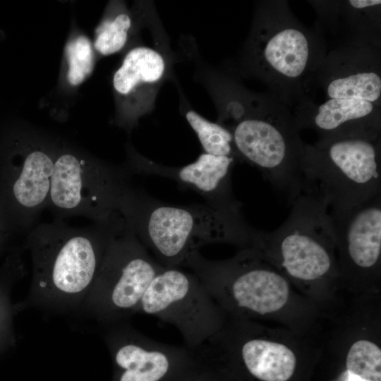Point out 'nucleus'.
Wrapping results in <instances>:
<instances>
[{"label": "nucleus", "instance_id": "nucleus-15", "mask_svg": "<svg viewBox=\"0 0 381 381\" xmlns=\"http://www.w3.org/2000/svg\"><path fill=\"white\" fill-rule=\"evenodd\" d=\"M380 51L370 44H339L315 72L308 99L320 89L327 99H361L381 107Z\"/></svg>", "mask_w": 381, "mask_h": 381}, {"label": "nucleus", "instance_id": "nucleus-20", "mask_svg": "<svg viewBox=\"0 0 381 381\" xmlns=\"http://www.w3.org/2000/svg\"><path fill=\"white\" fill-rule=\"evenodd\" d=\"M185 116L197 135L204 152L216 156L233 157L239 161L232 134L226 128L205 119L193 110L188 111Z\"/></svg>", "mask_w": 381, "mask_h": 381}, {"label": "nucleus", "instance_id": "nucleus-2", "mask_svg": "<svg viewBox=\"0 0 381 381\" xmlns=\"http://www.w3.org/2000/svg\"><path fill=\"white\" fill-rule=\"evenodd\" d=\"M123 183L115 210L153 258L165 268L181 267L186 257L207 244L222 243L239 249L253 248L260 230L243 216L206 202L177 205L159 200L134 185Z\"/></svg>", "mask_w": 381, "mask_h": 381}, {"label": "nucleus", "instance_id": "nucleus-4", "mask_svg": "<svg viewBox=\"0 0 381 381\" xmlns=\"http://www.w3.org/2000/svg\"><path fill=\"white\" fill-rule=\"evenodd\" d=\"M253 249L274 265L327 317L340 305L336 238L325 195L315 187L303 190L291 204L284 222L261 231Z\"/></svg>", "mask_w": 381, "mask_h": 381}, {"label": "nucleus", "instance_id": "nucleus-14", "mask_svg": "<svg viewBox=\"0 0 381 381\" xmlns=\"http://www.w3.org/2000/svg\"><path fill=\"white\" fill-rule=\"evenodd\" d=\"M108 327L113 381H192L206 365L196 351L152 339L126 321Z\"/></svg>", "mask_w": 381, "mask_h": 381}, {"label": "nucleus", "instance_id": "nucleus-12", "mask_svg": "<svg viewBox=\"0 0 381 381\" xmlns=\"http://www.w3.org/2000/svg\"><path fill=\"white\" fill-rule=\"evenodd\" d=\"M163 268L124 224L110 241L90 290L100 319L111 325L138 312L145 293Z\"/></svg>", "mask_w": 381, "mask_h": 381}, {"label": "nucleus", "instance_id": "nucleus-25", "mask_svg": "<svg viewBox=\"0 0 381 381\" xmlns=\"http://www.w3.org/2000/svg\"><path fill=\"white\" fill-rule=\"evenodd\" d=\"M10 236L0 227V255L6 249Z\"/></svg>", "mask_w": 381, "mask_h": 381}, {"label": "nucleus", "instance_id": "nucleus-5", "mask_svg": "<svg viewBox=\"0 0 381 381\" xmlns=\"http://www.w3.org/2000/svg\"><path fill=\"white\" fill-rule=\"evenodd\" d=\"M327 53V40L319 28L303 25L287 1H262L255 9L242 66L270 93L294 108L308 99Z\"/></svg>", "mask_w": 381, "mask_h": 381}, {"label": "nucleus", "instance_id": "nucleus-17", "mask_svg": "<svg viewBox=\"0 0 381 381\" xmlns=\"http://www.w3.org/2000/svg\"><path fill=\"white\" fill-rule=\"evenodd\" d=\"M293 109L298 128L314 130L319 140L350 137L376 139L381 135V107L368 101L329 99L318 104L306 99Z\"/></svg>", "mask_w": 381, "mask_h": 381}, {"label": "nucleus", "instance_id": "nucleus-19", "mask_svg": "<svg viewBox=\"0 0 381 381\" xmlns=\"http://www.w3.org/2000/svg\"><path fill=\"white\" fill-rule=\"evenodd\" d=\"M167 65L157 50L147 46L130 49L113 76L115 92L124 97L154 92L162 80Z\"/></svg>", "mask_w": 381, "mask_h": 381}, {"label": "nucleus", "instance_id": "nucleus-1", "mask_svg": "<svg viewBox=\"0 0 381 381\" xmlns=\"http://www.w3.org/2000/svg\"><path fill=\"white\" fill-rule=\"evenodd\" d=\"M181 267L198 276L227 317L277 325L312 337L321 329L322 310L253 248L219 260L194 251Z\"/></svg>", "mask_w": 381, "mask_h": 381}, {"label": "nucleus", "instance_id": "nucleus-9", "mask_svg": "<svg viewBox=\"0 0 381 381\" xmlns=\"http://www.w3.org/2000/svg\"><path fill=\"white\" fill-rule=\"evenodd\" d=\"M0 155V227L10 237L37 225L48 207L58 141L32 130Z\"/></svg>", "mask_w": 381, "mask_h": 381}, {"label": "nucleus", "instance_id": "nucleus-10", "mask_svg": "<svg viewBox=\"0 0 381 381\" xmlns=\"http://www.w3.org/2000/svg\"><path fill=\"white\" fill-rule=\"evenodd\" d=\"M132 175L115 166L58 141L47 208L56 219L80 216L93 222L110 219L124 182Z\"/></svg>", "mask_w": 381, "mask_h": 381}, {"label": "nucleus", "instance_id": "nucleus-11", "mask_svg": "<svg viewBox=\"0 0 381 381\" xmlns=\"http://www.w3.org/2000/svg\"><path fill=\"white\" fill-rule=\"evenodd\" d=\"M138 312L171 324L195 351L223 326L227 315L201 280L180 267H164L154 278Z\"/></svg>", "mask_w": 381, "mask_h": 381}, {"label": "nucleus", "instance_id": "nucleus-13", "mask_svg": "<svg viewBox=\"0 0 381 381\" xmlns=\"http://www.w3.org/2000/svg\"><path fill=\"white\" fill-rule=\"evenodd\" d=\"M329 214L341 291L353 297L381 294V195Z\"/></svg>", "mask_w": 381, "mask_h": 381}, {"label": "nucleus", "instance_id": "nucleus-21", "mask_svg": "<svg viewBox=\"0 0 381 381\" xmlns=\"http://www.w3.org/2000/svg\"><path fill=\"white\" fill-rule=\"evenodd\" d=\"M131 26L132 19L125 12L104 20L95 30V49L104 56L119 52L127 42Z\"/></svg>", "mask_w": 381, "mask_h": 381}, {"label": "nucleus", "instance_id": "nucleus-24", "mask_svg": "<svg viewBox=\"0 0 381 381\" xmlns=\"http://www.w3.org/2000/svg\"><path fill=\"white\" fill-rule=\"evenodd\" d=\"M192 381H226L213 367L206 363L205 368Z\"/></svg>", "mask_w": 381, "mask_h": 381}, {"label": "nucleus", "instance_id": "nucleus-22", "mask_svg": "<svg viewBox=\"0 0 381 381\" xmlns=\"http://www.w3.org/2000/svg\"><path fill=\"white\" fill-rule=\"evenodd\" d=\"M65 52L68 64L67 80L73 86L79 85L93 70L92 43L86 36L79 35L67 43Z\"/></svg>", "mask_w": 381, "mask_h": 381}, {"label": "nucleus", "instance_id": "nucleus-6", "mask_svg": "<svg viewBox=\"0 0 381 381\" xmlns=\"http://www.w3.org/2000/svg\"><path fill=\"white\" fill-rule=\"evenodd\" d=\"M226 381H291L302 363L320 356L318 337L284 327L227 317L195 350Z\"/></svg>", "mask_w": 381, "mask_h": 381}, {"label": "nucleus", "instance_id": "nucleus-3", "mask_svg": "<svg viewBox=\"0 0 381 381\" xmlns=\"http://www.w3.org/2000/svg\"><path fill=\"white\" fill-rule=\"evenodd\" d=\"M220 123L232 134L239 161L256 168L289 205L308 188L306 143L292 111L271 93L232 81L222 91Z\"/></svg>", "mask_w": 381, "mask_h": 381}, {"label": "nucleus", "instance_id": "nucleus-7", "mask_svg": "<svg viewBox=\"0 0 381 381\" xmlns=\"http://www.w3.org/2000/svg\"><path fill=\"white\" fill-rule=\"evenodd\" d=\"M119 213L85 227L62 219L35 225L28 234L33 288L71 300L90 291L111 239L123 229Z\"/></svg>", "mask_w": 381, "mask_h": 381}, {"label": "nucleus", "instance_id": "nucleus-23", "mask_svg": "<svg viewBox=\"0 0 381 381\" xmlns=\"http://www.w3.org/2000/svg\"><path fill=\"white\" fill-rule=\"evenodd\" d=\"M21 251L19 249H13L9 255L6 258V261L0 269V334L7 327L6 324L8 321L5 320L7 315H5V296L4 291L7 289L8 284L12 282L16 277L19 276L22 270V263L20 261Z\"/></svg>", "mask_w": 381, "mask_h": 381}, {"label": "nucleus", "instance_id": "nucleus-18", "mask_svg": "<svg viewBox=\"0 0 381 381\" xmlns=\"http://www.w3.org/2000/svg\"><path fill=\"white\" fill-rule=\"evenodd\" d=\"M319 16L318 28L343 30L341 43H360L381 48V1H313Z\"/></svg>", "mask_w": 381, "mask_h": 381}, {"label": "nucleus", "instance_id": "nucleus-8", "mask_svg": "<svg viewBox=\"0 0 381 381\" xmlns=\"http://www.w3.org/2000/svg\"><path fill=\"white\" fill-rule=\"evenodd\" d=\"M381 139L350 137L306 144L303 162L308 186L343 211L381 195Z\"/></svg>", "mask_w": 381, "mask_h": 381}, {"label": "nucleus", "instance_id": "nucleus-16", "mask_svg": "<svg viewBox=\"0 0 381 381\" xmlns=\"http://www.w3.org/2000/svg\"><path fill=\"white\" fill-rule=\"evenodd\" d=\"M238 159L203 152L187 165L171 167L152 162L128 149L125 167L132 174L157 176L175 181L179 188L195 191L205 202L229 213L243 216L242 204L232 190L231 174Z\"/></svg>", "mask_w": 381, "mask_h": 381}]
</instances>
